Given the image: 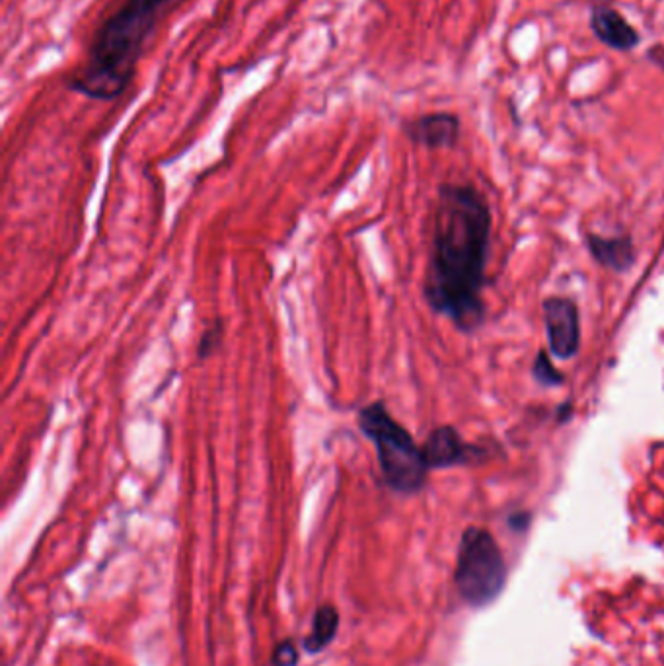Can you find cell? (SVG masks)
Returning <instances> with one entry per match:
<instances>
[{"instance_id":"cell-5","label":"cell","mask_w":664,"mask_h":666,"mask_svg":"<svg viewBox=\"0 0 664 666\" xmlns=\"http://www.w3.org/2000/svg\"><path fill=\"white\" fill-rule=\"evenodd\" d=\"M404 131L407 139L419 147L450 148L458 143L460 119L446 111L427 113L407 121Z\"/></svg>"},{"instance_id":"cell-2","label":"cell","mask_w":664,"mask_h":666,"mask_svg":"<svg viewBox=\"0 0 664 666\" xmlns=\"http://www.w3.org/2000/svg\"><path fill=\"white\" fill-rule=\"evenodd\" d=\"M357 423L363 435L376 448L384 483L402 495L421 491L431 470L425 460L423 446L415 443L411 433L392 417L388 407L382 402L361 407Z\"/></svg>"},{"instance_id":"cell-9","label":"cell","mask_w":664,"mask_h":666,"mask_svg":"<svg viewBox=\"0 0 664 666\" xmlns=\"http://www.w3.org/2000/svg\"><path fill=\"white\" fill-rule=\"evenodd\" d=\"M339 631V612L332 604H324L314 612L312 633L304 639V651L308 655L322 653L328 645H332Z\"/></svg>"},{"instance_id":"cell-3","label":"cell","mask_w":664,"mask_h":666,"mask_svg":"<svg viewBox=\"0 0 664 666\" xmlns=\"http://www.w3.org/2000/svg\"><path fill=\"white\" fill-rule=\"evenodd\" d=\"M507 581V567L495 538L483 528H468L462 536L454 583L460 596L472 604L491 602Z\"/></svg>"},{"instance_id":"cell-11","label":"cell","mask_w":664,"mask_h":666,"mask_svg":"<svg viewBox=\"0 0 664 666\" xmlns=\"http://www.w3.org/2000/svg\"><path fill=\"white\" fill-rule=\"evenodd\" d=\"M300 661V655L296 651V645L293 639H285L281 641L271 657V665L273 666H296Z\"/></svg>"},{"instance_id":"cell-6","label":"cell","mask_w":664,"mask_h":666,"mask_svg":"<svg viewBox=\"0 0 664 666\" xmlns=\"http://www.w3.org/2000/svg\"><path fill=\"white\" fill-rule=\"evenodd\" d=\"M591 30L602 45L620 53H628L641 43L639 32L616 8L606 4H598L592 8Z\"/></svg>"},{"instance_id":"cell-1","label":"cell","mask_w":664,"mask_h":666,"mask_svg":"<svg viewBox=\"0 0 664 666\" xmlns=\"http://www.w3.org/2000/svg\"><path fill=\"white\" fill-rule=\"evenodd\" d=\"M491 213L472 185L444 184L439 191L433 244L425 277L429 306L464 332L483 320V277Z\"/></svg>"},{"instance_id":"cell-7","label":"cell","mask_w":664,"mask_h":666,"mask_svg":"<svg viewBox=\"0 0 664 666\" xmlns=\"http://www.w3.org/2000/svg\"><path fill=\"white\" fill-rule=\"evenodd\" d=\"M476 448L462 441L454 427H437L423 444V454L429 468H452L474 460Z\"/></svg>"},{"instance_id":"cell-8","label":"cell","mask_w":664,"mask_h":666,"mask_svg":"<svg viewBox=\"0 0 664 666\" xmlns=\"http://www.w3.org/2000/svg\"><path fill=\"white\" fill-rule=\"evenodd\" d=\"M589 250L598 263L614 271H626L635 258L633 242L628 236L622 238L589 236Z\"/></svg>"},{"instance_id":"cell-12","label":"cell","mask_w":664,"mask_h":666,"mask_svg":"<svg viewBox=\"0 0 664 666\" xmlns=\"http://www.w3.org/2000/svg\"><path fill=\"white\" fill-rule=\"evenodd\" d=\"M221 339H222V324L221 322H217L213 328H209V330H205V333L201 335V343H199V357L201 359H207V357H211L217 349H219V345H221Z\"/></svg>"},{"instance_id":"cell-4","label":"cell","mask_w":664,"mask_h":666,"mask_svg":"<svg viewBox=\"0 0 664 666\" xmlns=\"http://www.w3.org/2000/svg\"><path fill=\"white\" fill-rule=\"evenodd\" d=\"M550 351L557 359H571L581 345V322L577 304L569 298H548L544 304Z\"/></svg>"},{"instance_id":"cell-10","label":"cell","mask_w":664,"mask_h":666,"mask_svg":"<svg viewBox=\"0 0 664 666\" xmlns=\"http://www.w3.org/2000/svg\"><path fill=\"white\" fill-rule=\"evenodd\" d=\"M534 376L540 384H546V386H559L563 382V376L561 372L555 369L554 365L550 363L548 359V353H540L538 359H536V365H534Z\"/></svg>"}]
</instances>
